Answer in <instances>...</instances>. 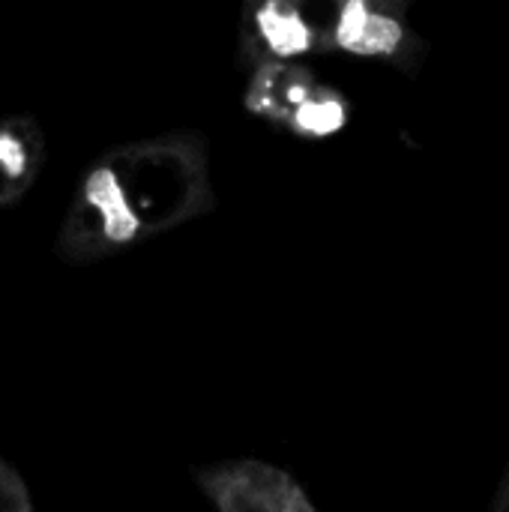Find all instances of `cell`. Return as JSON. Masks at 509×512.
<instances>
[{
  "label": "cell",
  "mask_w": 509,
  "mask_h": 512,
  "mask_svg": "<svg viewBox=\"0 0 509 512\" xmlns=\"http://www.w3.org/2000/svg\"><path fill=\"white\" fill-rule=\"evenodd\" d=\"M330 18L324 24L327 48H339L354 57H396L405 45V24L387 6L366 0H345L327 6Z\"/></svg>",
  "instance_id": "obj_4"
},
{
  "label": "cell",
  "mask_w": 509,
  "mask_h": 512,
  "mask_svg": "<svg viewBox=\"0 0 509 512\" xmlns=\"http://www.w3.org/2000/svg\"><path fill=\"white\" fill-rule=\"evenodd\" d=\"M45 162V135L33 117L0 120V210L15 204Z\"/></svg>",
  "instance_id": "obj_6"
},
{
  "label": "cell",
  "mask_w": 509,
  "mask_h": 512,
  "mask_svg": "<svg viewBox=\"0 0 509 512\" xmlns=\"http://www.w3.org/2000/svg\"><path fill=\"white\" fill-rule=\"evenodd\" d=\"M0 512H33L24 480L6 462H0Z\"/></svg>",
  "instance_id": "obj_8"
},
{
  "label": "cell",
  "mask_w": 509,
  "mask_h": 512,
  "mask_svg": "<svg viewBox=\"0 0 509 512\" xmlns=\"http://www.w3.org/2000/svg\"><path fill=\"white\" fill-rule=\"evenodd\" d=\"M246 57L261 63H297L312 51H324V24L315 6L294 0H264L249 9L243 24Z\"/></svg>",
  "instance_id": "obj_3"
},
{
  "label": "cell",
  "mask_w": 509,
  "mask_h": 512,
  "mask_svg": "<svg viewBox=\"0 0 509 512\" xmlns=\"http://www.w3.org/2000/svg\"><path fill=\"white\" fill-rule=\"evenodd\" d=\"M213 207L207 141L174 132L108 150L81 180L57 252L90 264L165 234Z\"/></svg>",
  "instance_id": "obj_1"
},
{
  "label": "cell",
  "mask_w": 509,
  "mask_h": 512,
  "mask_svg": "<svg viewBox=\"0 0 509 512\" xmlns=\"http://www.w3.org/2000/svg\"><path fill=\"white\" fill-rule=\"evenodd\" d=\"M348 117H351L348 99L339 90L318 84L315 93L285 120L282 129H288L291 135L306 138V141H321V138L339 135L348 126Z\"/></svg>",
  "instance_id": "obj_7"
},
{
  "label": "cell",
  "mask_w": 509,
  "mask_h": 512,
  "mask_svg": "<svg viewBox=\"0 0 509 512\" xmlns=\"http://www.w3.org/2000/svg\"><path fill=\"white\" fill-rule=\"evenodd\" d=\"M321 81L309 66L300 63H261L255 66L249 87L243 93V105L249 114L285 126V120L315 93Z\"/></svg>",
  "instance_id": "obj_5"
},
{
  "label": "cell",
  "mask_w": 509,
  "mask_h": 512,
  "mask_svg": "<svg viewBox=\"0 0 509 512\" xmlns=\"http://www.w3.org/2000/svg\"><path fill=\"white\" fill-rule=\"evenodd\" d=\"M198 486L216 512H318L288 471L258 459L207 465Z\"/></svg>",
  "instance_id": "obj_2"
}]
</instances>
